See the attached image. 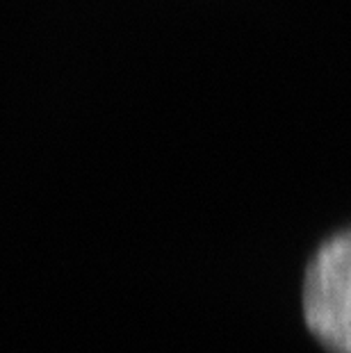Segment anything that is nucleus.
Listing matches in <instances>:
<instances>
[{
  "mask_svg": "<svg viewBox=\"0 0 351 353\" xmlns=\"http://www.w3.org/2000/svg\"><path fill=\"white\" fill-rule=\"evenodd\" d=\"M303 317L333 353H351V228L328 237L303 276Z\"/></svg>",
  "mask_w": 351,
  "mask_h": 353,
  "instance_id": "obj_1",
  "label": "nucleus"
}]
</instances>
